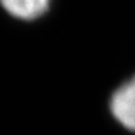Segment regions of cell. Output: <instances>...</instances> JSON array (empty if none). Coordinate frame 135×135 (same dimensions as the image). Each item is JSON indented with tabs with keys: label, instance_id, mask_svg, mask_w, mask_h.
<instances>
[{
	"label": "cell",
	"instance_id": "obj_1",
	"mask_svg": "<svg viewBox=\"0 0 135 135\" xmlns=\"http://www.w3.org/2000/svg\"><path fill=\"white\" fill-rule=\"evenodd\" d=\"M109 111L121 128L135 133V74L111 93Z\"/></svg>",
	"mask_w": 135,
	"mask_h": 135
},
{
	"label": "cell",
	"instance_id": "obj_2",
	"mask_svg": "<svg viewBox=\"0 0 135 135\" xmlns=\"http://www.w3.org/2000/svg\"><path fill=\"white\" fill-rule=\"evenodd\" d=\"M51 0H0L3 9L13 18L34 21L48 13Z\"/></svg>",
	"mask_w": 135,
	"mask_h": 135
}]
</instances>
